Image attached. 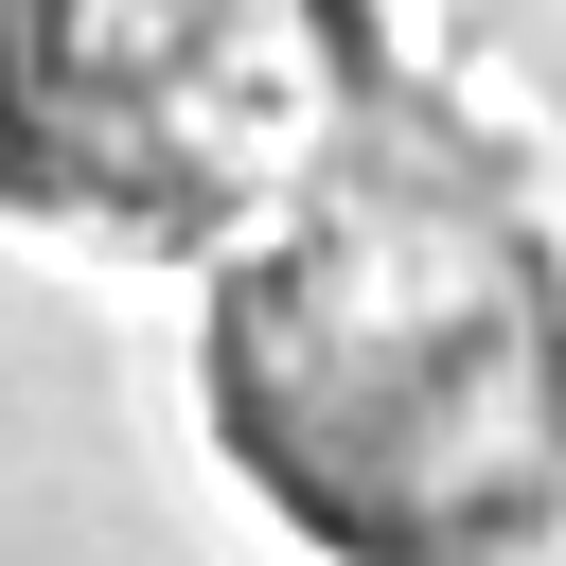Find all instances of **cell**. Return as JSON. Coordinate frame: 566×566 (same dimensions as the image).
Here are the masks:
<instances>
[{
  "label": "cell",
  "mask_w": 566,
  "mask_h": 566,
  "mask_svg": "<svg viewBox=\"0 0 566 566\" xmlns=\"http://www.w3.org/2000/svg\"><path fill=\"white\" fill-rule=\"evenodd\" d=\"M230 460L371 566H513L566 495L548 230L478 142H336L248 248H212Z\"/></svg>",
  "instance_id": "6da1fadb"
},
{
  "label": "cell",
  "mask_w": 566,
  "mask_h": 566,
  "mask_svg": "<svg viewBox=\"0 0 566 566\" xmlns=\"http://www.w3.org/2000/svg\"><path fill=\"white\" fill-rule=\"evenodd\" d=\"M354 142V0H0V195L71 248H248Z\"/></svg>",
  "instance_id": "7a4b0ae2"
}]
</instances>
